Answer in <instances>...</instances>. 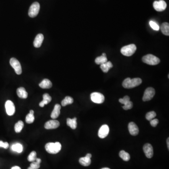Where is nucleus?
<instances>
[{
    "label": "nucleus",
    "instance_id": "obj_1",
    "mask_svg": "<svg viewBox=\"0 0 169 169\" xmlns=\"http://www.w3.org/2000/svg\"><path fill=\"white\" fill-rule=\"evenodd\" d=\"M141 83L142 80L139 78L133 79H130V78H127L124 80L122 85L124 88L130 89L140 85Z\"/></svg>",
    "mask_w": 169,
    "mask_h": 169
},
{
    "label": "nucleus",
    "instance_id": "obj_2",
    "mask_svg": "<svg viewBox=\"0 0 169 169\" xmlns=\"http://www.w3.org/2000/svg\"><path fill=\"white\" fill-rule=\"evenodd\" d=\"M62 149V145L59 142L55 143L49 142L45 145V149L49 153L52 154H56L59 152Z\"/></svg>",
    "mask_w": 169,
    "mask_h": 169
},
{
    "label": "nucleus",
    "instance_id": "obj_3",
    "mask_svg": "<svg viewBox=\"0 0 169 169\" xmlns=\"http://www.w3.org/2000/svg\"><path fill=\"white\" fill-rule=\"evenodd\" d=\"M143 62L145 64L151 65H156L159 64L160 60L156 56L152 54L147 55L142 58Z\"/></svg>",
    "mask_w": 169,
    "mask_h": 169
},
{
    "label": "nucleus",
    "instance_id": "obj_4",
    "mask_svg": "<svg viewBox=\"0 0 169 169\" xmlns=\"http://www.w3.org/2000/svg\"><path fill=\"white\" fill-rule=\"evenodd\" d=\"M136 49V46H135V44H129L122 47L121 49V53L124 56L131 57L134 54Z\"/></svg>",
    "mask_w": 169,
    "mask_h": 169
},
{
    "label": "nucleus",
    "instance_id": "obj_5",
    "mask_svg": "<svg viewBox=\"0 0 169 169\" xmlns=\"http://www.w3.org/2000/svg\"><path fill=\"white\" fill-rule=\"evenodd\" d=\"M40 9V5L38 2H34L30 6L28 15L31 18H35L38 15Z\"/></svg>",
    "mask_w": 169,
    "mask_h": 169
},
{
    "label": "nucleus",
    "instance_id": "obj_6",
    "mask_svg": "<svg viewBox=\"0 0 169 169\" xmlns=\"http://www.w3.org/2000/svg\"><path fill=\"white\" fill-rule=\"evenodd\" d=\"M91 99L93 103L101 104L104 102L105 97L104 95L100 93L93 92L91 94Z\"/></svg>",
    "mask_w": 169,
    "mask_h": 169
},
{
    "label": "nucleus",
    "instance_id": "obj_7",
    "mask_svg": "<svg viewBox=\"0 0 169 169\" xmlns=\"http://www.w3.org/2000/svg\"><path fill=\"white\" fill-rule=\"evenodd\" d=\"M10 64L14 69L15 72L17 74L20 75L22 73V67L20 63L16 58H11L10 60Z\"/></svg>",
    "mask_w": 169,
    "mask_h": 169
},
{
    "label": "nucleus",
    "instance_id": "obj_8",
    "mask_svg": "<svg viewBox=\"0 0 169 169\" xmlns=\"http://www.w3.org/2000/svg\"><path fill=\"white\" fill-rule=\"evenodd\" d=\"M155 95V90L153 87L147 88L144 93L142 100L144 101H149L153 98Z\"/></svg>",
    "mask_w": 169,
    "mask_h": 169
},
{
    "label": "nucleus",
    "instance_id": "obj_9",
    "mask_svg": "<svg viewBox=\"0 0 169 169\" xmlns=\"http://www.w3.org/2000/svg\"><path fill=\"white\" fill-rule=\"evenodd\" d=\"M153 7L156 11L161 12V11H164L166 8V3L164 0L155 1L153 3Z\"/></svg>",
    "mask_w": 169,
    "mask_h": 169
},
{
    "label": "nucleus",
    "instance_id": "obj_10",
    "mask_svg": "<svg viewBox=\"0 0 169 169\" xmlns=\"http://www.w3.org/2000/svg\"><path fill=\"white\" fill-rule=\"evenodd\" d=\"M6 111L9 116H12L15 113V107L13 103L10 100H8L5 103Z\"/></svg>",
    "mask_w": 169,
    "mask_h": 169
},
{
    "label": "nucleus",
    "instance_id": "obj_11",
    "mask_svg": "<svg viewBox=\"0 0 169 169\" xmlns=\"http://www.w3.org/2000/svg\"><path fill=\"white\" fill-rule=\"evenodd\" d=\"M110 131L109 126L107 124H104L101 126L98 131V136L101 139L106 137L108 135Z\"/></svg>",
    "mask_w": 169,
    "mask_h": 169
},
{
    "label": "nucleus",
    "instance_id": "obj_12",
    "mask_svg": "<svg viewBox=\"0 0 169 169\" xmlns=\"http://www.w3.org/2000/svg\"><path fill=\"white\" fill-rule=\"evenodd\" d=\"M60 126V123L57 120H51L45 123V128L47 130H50V129H55L58 128Z\"/></svg>",
    "mask_w": 169,
    "mask_h": 169
},
{
    "label": "nucleus",
    "instance_id": "obj_13",
    "mask_svg": "<svg viewBox=\"0 0 169 169\" xmlns=\"http://www.w3.org/2000/svg\"><path fill=\"white\" fill-rule=\"evenodd\" d=\"M144 152L147 157L148 158H151L153 156V147L150 144L146 143L144 145Z\"/></svg>",
    "mask_w": 169,
    "mask_h": 169
},
{
    "label": "nucleus",
    "instance_id": "obj_14",
    "mask_svg": "<svg viewBox=\"0 0 169 169\" xmlns=\"http://www.w3.org/2000/svg\"><path fill=\"white\" fill-rule=\"evenodd\" d=\"M128 130L130 134L133 136L137 135L139 132L138 126L134 122H130L128 124Z\"/></svg>",
    "mask_w": 169,
    "mask_h": 169
},
{
    "label": "nucleus",
    "instance_id": "obj_15",
    "mask_svg": "<svg viewBox=\"0 0 169 169\" xmlns=\"http://www.w3.org/2000/svg\"><path fill=\"white\" fill-rule=\"evenodd\" d=\"M44 39V36L42 34H38L35 37L34 42V45L35 47L39 48L41 46Z\"/></svg>",
    "mask_w": 169,
    "mask_h": 169
},
{
    "label": "nucleus",
    "instance_id": "obj_16",
    "mask_svg": "<svg viewBox=\"0 0 169 169\" xmlns=\"http://www.w3.org/2000/svg\"><path fill=\"white\" fill-rule=\"evenodd\" d=\"M61 108V105H60L59 104H57L55 105L54 110L51 114V117L52 119H56L59 116Z\"/></svg>",
    "mask_w": 169,
    "mask_h": 169
},
{
    "label": "nucleus",
    "instance_id": "obj_17",
    "mask_svg": "<svg viewBox=\"0 0 169 169\" xmlns=\"http://www.w3.org/2000/svg\"><path fill=\"white\" fill-rule=\"evenodd\" d=\"M16 93L19 97L22 99H26L28 97V93L26 89L23 87H20L16 90Z\"/></svg>",
    "mask_w": 169,
    "mask_h": 169
},
{
    "label": "nucleus",
    "instance_id": "obj_18",
    "mask_svg": "<svg viewBox=\"0 0 169 169\" xmlns=\"http://www.w3.org/2000/svg\"><path fill=\"white\" fill-rule=\"evenodd\" d=\"M106 54L105 53H103L101 56L97 57L95 59V62L97 64L101 65L102 64H104L108 62Z\"/></svg>",
    "mask_w": 169,
    "mask_h": 169
},
{
    "label": "nucleus",
    "instance_id": "obj_19",
    "mask_svg": "<svg viewBox=\"0 0 169 169\" xmlns=\"http://www.w3.org/2000/svg\"><path fill=\"white\" fill-rule=\"evenodd\" d=\"M43 101L39 103V105L41 107H43L45 105L49 104L51 101L52 98L48 93H45L43 95Z\"/></svg>",
    "mask_w": 169,
    "mask_h": 169
},
{
    "label": "nucleus",
    "instance_id": "obj_20",
    "mask_svg": "<svg viewBox=\"0 0 169 169\" xmlns=\"http://www.w3.org/2000/svg\"><path fill=\"white\" fill-rule=\"evenodd\" d=\"M39 86L43 89H49L52 87V84L49 80L45 79L39 83Z\"/></svg>",
    "mask_w": 169,
    "mask_h": 169
},
{
    "label": "nucleus",
    "instance_id": "obj_21",
    "mask_svg": "<svg viewBox=\"0 0 169 169\" xmlns=\"http://www.w3.org/2000/svg\"><path fill=\"white\" fill-rule=\"evenodd\" d=\"M113 67V64L111 62L108 61L100 65L101 69L104 73H107L110 69Z\"/></svg>",
    "mask_w": 169,
    "mask_h": 169
},
{
    "label": "nucleus",
    "instance_id": "obj_22",
    "mask_svg": "<svg viewBox=\"0 0 169 169\" xmlns=\"http://www.w3.org/2000/svg\"><path fill=\"white\" fill-rule=\"evenodd\" d=\"M67 124L68 126H70L72 129H75L77 126V118H73L72 119L68 118L67 119Z\"/></svg>",
    "mask_w": 169,
    "mask_h": 169
},
{
    "label": "nucleus",
    "instance_id": "obj_23",
    "mask_svg": "<svg viewBox=\"0 0 169 169\" xmlns=\"http://www.w3.org/2000/svg\"><path fill=\"white\" fill-rule=\"evenodd\" d=\"M79 162L80 164L84 166H88L89 165H90L91 160V158L85 156V157H81L80 158Z\"/></svg>",
    "mask_w": 169,
    "mask_h": 169
},
{
    "label": "nucleus",
    "instance_id": "obj_24",
    "mask_svg": "<svg viewBox=\"0 0 169 169\" xmlns=\"http://www.w3.org/2000/svg\"><path fill=\"white\" fill-rule=\"evenodd\" d=\"M161 31L164 35L169 36V24L167 22L162 23L160 27Z\"/></svg>",
    "mask_w": 169,
    "mask_h": 169
},
{
    "label": "nucleus",
    "instance_id": "obj_25",
    "mask_svg": "<svg viewBox=\"0 0 169 169\" xmlns=\"http://www.w3.org/2000/svg\"><path fill=\"white\" fill-rule=\"evenodd\" d=\"M24 126V124L22 121H19L15 125V131L16 133H20L23 127Z\"/></svg>",
    "mask_w": 169,
    "mask_h": 169
},
{
    "label": "nucleus",
    "instance_id": "obj_26",
    "mask_svg": "<svg viewBox=\"0 0 169 169\" xmlns=\"http://www.w3.org/2000/svg\"><path fill=\"white\" fill-rule=\"evenodd\" d=\"M11 149L13 151L16 152L18 153H20L23 151V146L21 144H14L11 146Z\"/></svg>",
    "mask_w": 169,
    "mask_h": 169
},
{
    "label": "nucleus",
    "instance_id": "obj_27",
    "mask_svg": "<svg viewBox=\"0 0 169 169\" xmlns=\"http://www.w3.org/2000/svg\"><path fill=\"white\" fill-rule=\"evenodd\" d=\"M73 99L70 96H66L65 98L61 102V105L63 106H66L68 104H71L73 103Z\"/></svg>",
    "mask_w": 169,
    "mask_h": 169
},
{
    "label": "nucleus",
    "instance_id": "obj_28",
    "mask_svg": "<svg viewBox=\"0 0 169 169\" xmlns=\"http://www.w3.org/2000/svg\"><path fill=\"white\" fill-rule=\"evenodd\" d=\"M119 157L124 161H128L130 159V155L124 150H121L119 152Z\"/></svg>",
    "mask_w": 169,
    "mask_h": 169
},
{
    "label": "nucleus",
    "instance_id": "obj_29",
    "mask_svg": "<svg viewBox=\"0 0 169 169\" xmlns=\"http://www.w3.org/2000/svg\"><path fill=\"white\" fill-rule=\"evenodd\" d=\"M34 121V114H32L29 113L28 114H27L26 116V121L27 124L33 123Z\"/></svg>",
    "mask_w": 169,
    "mask_h": 169
},
{
    "label": "nucleus",
    "instance_id": "obj_30",
    "mask_svg": "<svg viewBox=\"0 0 169 169\" xmlns=\"http://www.w3.org/2000/svg\"><path fill=\"white\" fill-rule=\"evenodd\" d=\"M157 116V114L154 111H150L147 113L146 115V118L147 120L150 121L152 119H154Z\"/></svg>",
    "mask_w": 169,
    "mask_h": 169
},
{
    "label": "nucleus",
    "instance_id": "obj_31",
    "mask_svg": "<svg viewBox=\"0 0 169 169\" xmlns=\"http://www.w3.org/2000/svg\"><path fill=\"white\" fill-rule=\"evenodd\" d=\"M36 156V152L34 151H33L29 155L28 158H27V159H28V160L29 162H34V161H35L36 160V159L37 158Z\"/></svg>",
    "mask_w": 169,
    "mask_h": 169
},
{
    "label": "nucleus",
    "instance_id": "obj_32",
    "mask_svg": "<svg viewBox=\"0 0 169 169\" xmlns=\"http://www.w3.org/2000/svg\"><path fill=\"white\" fill-rule=\"evenodd\" d=\"M149 25H150V27H151L154 30L159 31V26H158V24H157V23L153 21H150V22H149Z\"/></svg>",
    "mask_w": 169,
    "mask_h": 169
},
{
    "label": "nucleus",
    "instance_id": "obj_33",
    "mask_svg": "<svg viewBox=\"0 0 169 169\" xmlns=\"http://www.w3.org/2000/svg\"><path fill=\"white\" fill-rule=\"evenodd\" d=\"M133 107V103L132 101H129L128 102H127L126 103L124 104V106H123V108L124 109V110H128L131 109Z\"/></svg>",
    "mask_w": 169,
    "mask_h": 169
},
{
    "label": "nucleus",
    "instance_id": "obj_34",
    "mask_svg": "<svg viewBox=\"0 0 169 169\" xmlns=\"http://www.w3.org/2000/svg\"><path fill=\"white\" fill-rule=\"evenodd\" d=\"M130 97L127 96V95H126V96H124V97L123 98L119 99V101L121 103H122V104L124 105V104L126 103L127 102H128V101H130Z\"/></svg>",
    "mask_w": 169,
    "mask_h": 169
},
{
    "label": "nucleus",
    "instance_id": "obj_35",
    "mask_svg": "<svg viewBox=\"0 0 169 169\" xmlns=\"http://www.w3.org/2000/svg\"><path fill=\"white\" fill-rule=\"evenodd\" d=\"M30 167L34 169H38L40 167V164L36 162V161H34L30 164Z\"/></svg>",
    "mask_w": 169,
    "mask_h": 169
},
{
    "label": "nucleus",
    "instance_id": "obj_36",
    "mask_svg": "<svg viewBox=\"0 0 169 169\" xmlns=\"http://www.w3.org/2000/svg\"><path fill=\"white\" fill-rule=\"evenodd\" d=\"M150 121V124L153 127H156L157 126V124L159 123V120L158 119H156V118H154V119H152Z\"/></svg>",
    "mask_w": 169,
    "mask_h": 169
},
{
    "label": "nucleus",
    "instance_id": "obj_37",
    "mask_svg": "<svg viewBox=\"0 0 169 169\" xmlns=\"http://www.w3.org/2000/svg\"><path fill=\"white\" fill-rule=\"evenodd\" d=\"M9 147V144L7 142H3V141H0V147H3L5 149H7Z\"/></svg>",
    "mask_w": 169,
    "mask_h": 169
},
{
    "label": "nucleus",
    "instance_id": "obj_38",
    "mask_svg": "<svg viewBox=\"0 0 169 169\" xmlns=\"http://www.w3.org/2000/svg\"><path fill=\"white\" fill-rule=\"evenodd\" d=\"M35 161H36V162H38V163H39V164H41V159H39V158H36Z\"/></svg>",
    "mask_w": 169,
    "mask_h": 169
},
{
    "label": "nucleus",
    "instance_id": "obj_39",
    "mask_svg": "<svg viewBox=\"0 0 169 169\" xmlns=\"http://www.w3.org/2000/svg\"><path fill=\"white\" fill-rule=\"evenodd\" d=\"M11 169H21L20 167H19V166H14L11 168Z\"/></svg>",
    "mask_w": 169,
    "mask_h": 169
},
{
    "label": "nucleus",
    "instance_id": "obj_40",
    "mask_svg": "<svg viewBox=\"0 0 169 169\" xmlns=\"http://www.w3.org/2000/svg\"><path fill=\"white\" fill-rule=\"evenodd\" d=\"M86 157H89V158H91V157H92V155L91 154H87L86 155Z\"/></svg>",
    "mask_w": 169,
    "mask_h": 169
},
{
    "label": "nucleus",
    "instance_id": "obj_41",
    "mask_svg": "<svg viewBox=\"0 0 169 169\" xmlns=\"http://www.w3.org/2000/svg\"><path fill=\"white\" fill-rule=\"evenodd\" d=\"M169 138H168V139H167V146H168V149H169Z\"/></svg>",
    "mask_w": 169,
    "mask_h": 169
},
{
    "label": "nucleus",
    "instance_id": "obj_42",
    "mask_svg": "<svg viewBox=\"0 0 169 169\" xmlns=\"http://www.w3.org/2000/svg\"><path fill=\"white\" fill-rule=\"evenodd\" d=\"M34 169V168H32V167H29L28 168V169Z\"/></svg>",
    "mask_w": 169,
    "mask_h": 169
},
{
    "label": "nucleus",
    "instance_id": "obj_43",
    "mask_svg": "<svg viewBox=\"0 0 169 169\" xmlns=\"http://www.w3.org/2000/svg\"><path fill=\"white\" fill-rule=\"evenodd\" d=\"M110 169V168H102V169Z\"/></svg>",
    "mask_w": 169,
    "mask_h": 169
}]
</instances>
